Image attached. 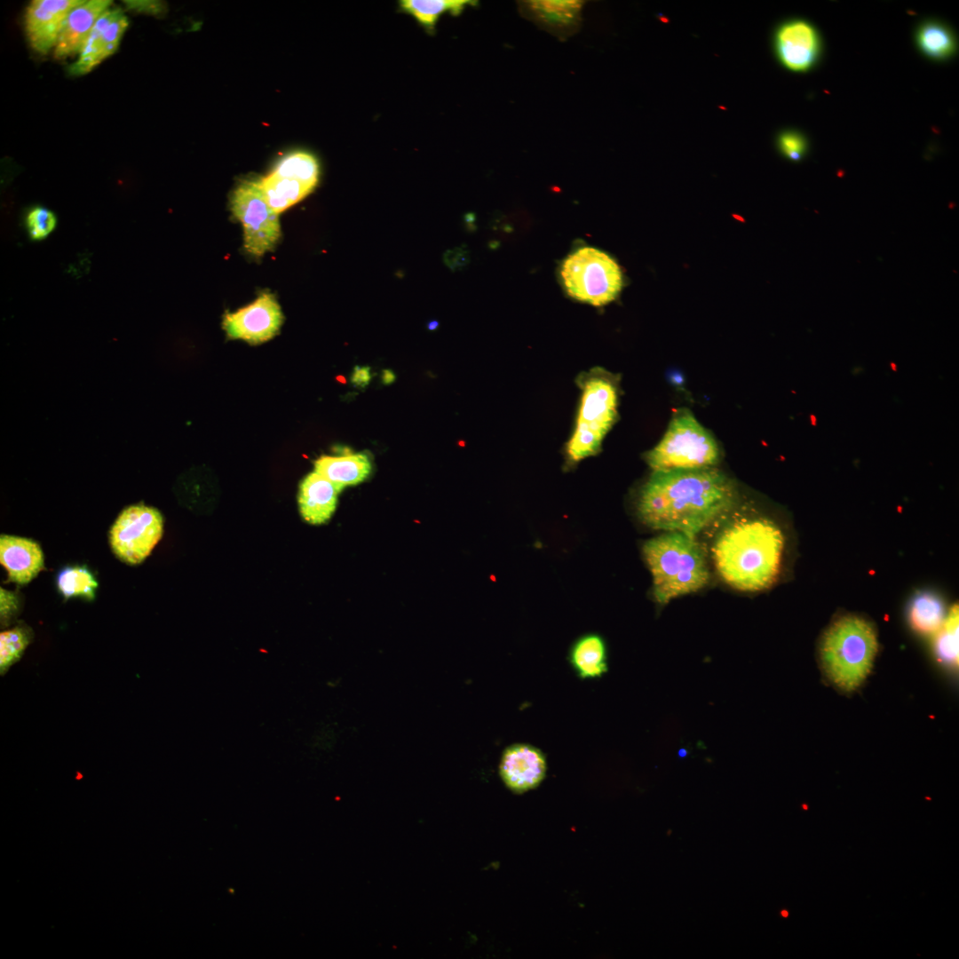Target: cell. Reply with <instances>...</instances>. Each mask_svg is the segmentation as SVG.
Returning a JSON list of instances; mask_svg holds the SVG:
<instances>
[{"mask_svg": "<svg viewBox=\"0 0 959 959\" xmlns=\"http://www.w3.org/2000/svg\"><path fill=\"white\" fill-rule=\"evenodd\" d=\"M319 175L315 156L297 151L281 158L258 182L269 207L279 215L310 194L318 184Z\"/></svg>", "mask_w": 959, "mask_h": 959, "instance_id": "cell-10", "label": "cell"}, {"mask_svg": "<svg viewBox=\"0 0 959 959\" xmlns=\"http://www.w3.org/2000/svg\"><path fill=\"white\" fill-rule=\"evenodd\" d=\"M528 7L534 18L558 28L575 27L583 7L581 1H531Z\"/></svg>", "mask_w": 959, "mask_h": 959, "instance_id": "cell-24", "label": "cell"}, {"mask_svg": "<svg viewBox=\"0 0 959 959\" xmlns=\"http://www.w3.org/2000/svg\"><path fill=\"white\" fill-rule=\"evenodd\" d=\"M372 466L366 454H347L340 456H321L314 462V472L320 473L341 490L357 485L370 474Z\"/></svg>", "mask_w": 959, "mask_h": 959, "instance_id": "cell-20", "label": "cell"}, {"mask_svg": "<svg viewBox=\"0 0 959 959\" xmlns=\"http://www.w3.org/2000/svg\"><path fill=\"white\" fill-rule=\"evenodd\" d=\"M878 641L865 618L846 614L835 620L820 642V662L828 680L844 692L856 690L871 671Z\"/></svg>", "mask_w": 959, "mask_h": 959, "instance_id": "cell-4", "label": "cell"}, {"mask_svg": "<svg viewBox=\"0 0 959 959\" xmlns=\"http://www.w3.org/2000/svg\"><path fill=\"white\" fill-rule=\"evenodd\" d=\"M470 0H401L400 10L412 16L416 22L430 34L435 31L436 24L445 13L459 15L466 6L474 5Z\"/></svg>", "mask_w": 959, "mask_h": 959, "instance_id": "cell-21", "label": "cell"}, {"mask_svg": "<svg viewBox=\"0 0 959 959\" xmlns=\"http://www.w3.org/2000/svg\"><path fill=\"white\" fill-rule=\"evenodd\" d=\"M56 586L65 598H83L91 601L96 597L98 581L92 571L84 565H67L56 575Z\"/></svg>", "mask_w": 959, "mask_h": 959, "instance_id": "cell-22", "label": "cell"}, {"mask_svg": "<svg viewBox=\"0 0 959 959\" xmlns=\"http://www.w3.org/2000/svg\"><path fill=\"white\" fill-rule=\"evenodd\" d=\"M775 50L782 65L795 72L811 68L820 54V38L806 21L794 20L782 24L775 35Z\"/></svg>", "mask_w": 959, "mask_h": 959, "instance_id": "cell-15", "label": "cell"}, {"mask_svg": "<svg viewBox=\"0 0 959 959\" xmlns=\"http://www.w3.org/2000/svg\"><path fill=\"white\" fill-rule=\"evenodd\" d=\"M163 530L161 512L143 503L125 507L109 531V543L118 559L129 565L143 562L160 541Z\"/></svg>", "mask_w": 959, "mask_h": 959, "instance_id": "cell-9", "label": "cell"}, {"mask_svg": "<svg viewBox=\"0 0 959 959\" xmlns=\"http://www.w3.org/2000/svg\"><path fill=\"white\" fill-rule=\"evenodd\" d=\"M83 0H35L27 7L25 29L30 46L41 54L55 47L68 13Z\"/></svg>", "mask_w": 959, "mask_h": 959, "instance_id": "cell-14", "label": "cell"}, {"mask_svg": "<svg viewBox=\"0 0 959 959\" xmlns=\"http://www.w3.org/2000/svg\"><path fill=\"white\" fill-rule=\"evenodd\" d=\"M560 277L570 297L594 306L615 300L623 285L616 261L590 246L578 248L567 255L561 264Z\"/></svg>", "mask_w": 959, "mask_h": 959, "instance_id": "cell-7", "label": "cell"}, {"mask_svg": "<svg viewBox=\"0 0 959 959\" xmlns=\"http://www.w3.org/2000/svg\"><path fill=\"white\" fill-rule=\"evenodd\" d=\"M111 4L109 0H88L75 7L63 24L54 47V57L65 59L79 54L95 22Z\"/></svg>", "mask_w": 959, "mask_h": 959, "instance_id": "cell-17", "label": "cell"}, {"mask_svg": "<svg viewBox=\"0 0 959 959\" xmlns=\"http://www.w3.org/2000/svg\"><path fill=\"white\" fill-rule=\"evenodd\" d=\"M231 210L242 226L249 254L260 258L274 249L281 235L279 215L266 202L258 179L244 180L236 186Z\"/></svg>", "mask_w": 959, "mask_h": 959, "instance_id": "cell-8", "label": "cell"}, {"mask_svg": "<svg viewBox=\"0 0 959 959\" xmlns=\"http://www.w3.org/2000/svg\"><path fill=\"white\" fill-rule=\"evenodd\" d=\"M736 497L733 481L715 467L654 471L640 489L637 511L653 529L695 538Z\"/></svg>", "mask_w": 959, "mask_h": 959, "instance_id": "cell-1", "label": "cell"}, {"mask_svg": "<svg viewBox=\"0 0 959 959\" xmlns=\"http://www.w3.org/2000/svg\"><path fill=\"white\" fill-rule=\"evenodd\" d=\"M567 662L581 680L601 678L608 671L607 646L602 636L586 633L570 646Z\"/></svg>", "mask_w": 959, "mask_h": 959, "instance_id": "cell-19", "label": "cell"}, {"mask_svg": "<svg viewBox=\"0 0 959 959\" xmlns=\"http://www.w3.org/2000/svg\"><path fill=\"white\" fill-rule=\"evenodd\" d=\"M719 448L712 435L686 408L674 412L661 441L646 456L654 471L714 467Z\"/></svg>", "mask_w": 959, "mask_h": 959, "instance_id": "cell-5", "label": "cell"}, {"mask_svg": "<svg viewBox=\"0 0 959 959\" xmlns=\"http://www.w3.org/2000/svg\"><path fill=\"white\" fill-rule=\"evenodd\" d=\"M0 619L1 626L7 627L16 618L20 607V600L17 592L0 589Z\"/></svg>", "mask_w": 959, "mask_h": 959, "instance_id": "cell-30", "label": "cell"}, {"mask_svg": "<svg viewBox=\"0 0 959 959\" xmlns=\"http://www.w3.org/2000/svg\"><path fill=\"white\" fill-rule=\"evenodd\" d=\"M128 25L120 8L105 11L92 27L78 59L68 67V73L75 76L85 75L115 53Z\"/></svg>", "mask_w": 959, "mask_h": 959, "instance_id": "cell-12", "label": "cell"}, {"mask_svg": "<svg viewBox=\"0 0 959 959\" xmlns=\"http://www.w3.org/2000/svg\"><path fill=\"white\" fill-rule=\"evenodd\" d=\"M642 553L653 577V597L660 605L695 592L709 583L705 555L693 537L667 532L647 540Z\"/></svg>", "mask_w": 959, "mask_h": 959, "instance_id": "cell-3", "label": "cell"}, {"mask_svg": "<svg viewBox=\"0 0 959 959\" xmlns=\"http://www.w3.org/2000/svg\"><path fill=\"white\" fill-rule=\"evenodd\" d=\"M784 551L780 527L764 518L744 519L725 527L712 546L720 577L743 591L769 588L777 579Z\"/></svg>", "mask_w": 959, "mask_h": 959, "instance_id": "cell-2", "label": "cell"}, {"mask_svg": "<svg viewBox=\"0 0 959 959\" xmlns=\"http://www.w3.org/2000/svg\"><path fill=\"white\" fill-rule=\"evenodd\" d=\"M341 489L333 482L313 472L300 483L298 504L303 519L313 525L327 522L333 515Z\"/></svg>", "mask_w": 959, "mask_h": 959, "instance_id": "cell-18", "label": "cell"}, {"mask_svg": "<svg viewBox=\"0 0 959 959\" xmlns=\"http://www.w3.org/2000/svg\"><path fill=\"white\" fill-rule=\"evenodd\" d=\"M282 321L276 298L269 292H263L250 305L234 313L226 312L222 324L229 338L258 345L273 338Z\"/></svg>", "mask_w": 959, "mask_h": 959, "instance_id": "cell-11", "label": "cell"}, {"mask_svg": "<svg viewBox=\"0 0 959 959\" xmlns=\"http://www.w3.org/2000/svg\"><path fill=\"white\" fill-rule=\"evenodd\" d=\"M781 915H782V916H784V917H787V916H788V915H789V914H788V911H787V910H782V911L781 912Z\"/></svg>", "mask_w": 959, "mask_h": 959, "instance_id": "cell-33", "label": "cell"}, {"mask_svg": "<svg viewBox=\"0 0 959 959\" xmlns=\"http://www.w3.org/2000/svg\"><path fill=\"white\" fill-rule=\"evenodd\" d=\"M920 50L935 59H944L954 54L956 44L952 32L944 25L927 22L916 33Z\"/></svg>", "mask_w": 959, "mask_h": 959, "instance_id": "cell-25", "label": "cell"}, {"mask_svg": "<svg viewBox=\"0 0 959 959\" xmlns=\"http://www.w3.org/2000/svg\"><path fill=\"white\" fill-rule=\"evenodd\" d=\"M959 612L958 606L955 605L946 616L943 625L936 633L934 643L935 653L938 658L944 663L955 666L959 657Z\"/></svg>", "mask_w": 959, "mask_h": 959, "instance_id": "cell-27", "label": "cell"}, {"mask_svg": "<svg viewBox=\"0 0 959 959\" xmlns=\"http://www.w3.org/2000/svg\"><path fill=\"white\" fill-rule=\"evenodd\" d=\"M779 147L781 153L792 161L800 160L806 151L804 138L796 131L783 132L779 138Z\"/></svg>", "mask_w": 959, "mask_h": 959, "instance_id": "cell-29", "label": "cell"}, {"mask_svg": "<svg viewBox=\"0 0 959 959\" xmlns=\"http://www.w3.org/2000/svg\"><path fill=\"white\" fill-rule=\"evenodd\" d=\"M547 772L545 754L529 743L506 747L499 763V775L508 789L522 794L537 788Z\"/></svg>", "mask_w": 959, "mask_h": 959, "instance_id": "cell-13", "label": "cell"}, {"mask_svg": "<svg viewBox=\"0 0 959 959\" xmlns=\"http://www.w3.org/2000/svg\"><path fill=\"white\" fill-rule=\"evenodd\" d=\"M395 380V374L391 369L383 370L382 381L385 384H392Z\"/></svg>", "mask_w": 959, "mask_h": 959, "instance_id": "cell-32", "label": "cell"}, {"mask_svg": "<svg viewBox=\"0 0 959 959\" xmlns=\"http://www.w3.org/2000/svg\"><path fill=\"white\" fill-rule=\"evenodd\" d=\"M33 639L32 629L25 623L0 633V672L4 675L20 661Z\"/></svg>", "mask_w": 959, "mask_h": 959, "instance_id": "cell-26", "label": "cell"}, {"mask_svg": "<svg viewBox=\"0 0 959 959\" xmlns=\"http://www.w3.org/2000/svg\"><path fill=\"white\" fill-rule=\"evenodd\" d=\"M23 226L29 240L40 242L48 238L58 226V218L50 209L34 205L26 210Z\"/></svg>", "mask_w": 959, "mask_h": 959, "instance_id": "cell-28", "label": "cell"}, {"mask_svg": "<svg viewBox=\"0 0 959 959\" xmlns=\"http://www.w3.org/2000/svg\"><path fill=\"white\" fill-rule=\"evenodd\" d=\"M371 379L370 368L355 366L353 373L352 374V383L359 387L364 388L367 386Z\"/></svg>", "mask_w": 959, "mask_h": 959, "instance_id": "cell-31", "label": "cell"}, {"mask_svg": "<svg viewBox=\"0 0 959 959\" xmlns=\"http://www.w3.org/2000/svg\"><path fill=\"white\" fill-rule=\"evenodd\" d=\"M581 386L575 428L567 445L569 464L598 453L617 415V390L608 377L590 375L581 382Z\"/></svg>", "mask_w": 959, "mask_h": 959, "instance_id": "cell-6", "label": "cell"}, {"mask_svg": "<svg viewBox=\"0 0 959 959\" xmlns=\"http://www.w3.org/2000/svg\"><path fill=\"white\" fill-rule=\"evenodd\" d=\"M913 628L922 634H936L946 619L941 599L933 593L921 592L912 600L908 610Z\"/></svg>", "mask_w": 959, "mask_h": 959, "instance_id": "cell-23", "label": "cell"}, {"mask_svg": "<svg viewBox=\"0 0 959 959\" xmlns=\"http://www.w3.org/2000/svg\"><path fill=\"white\" fill-rule=\"evenodd\" d=\"M0 562L7 571V582L18 585L28 584L44 569L40 545L32 539L16 535H1Z\"/></svg>", "mask_w": 959, "mask_h": 959, "instance_id": "cell-16", "label": "cell"}]
</instances>
